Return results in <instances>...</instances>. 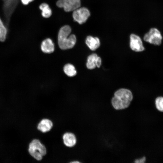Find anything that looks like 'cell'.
<instances>
[{"instance_id": "1", "label": "cell", "mask_w": 163, "mask_h": 163, "mask_svg": "<svg viewBox=\"0 0 163 163\" xmlns=\"http://www.w3.org/2000/svg\"><path fill=\"white\" fill-rule=\"evenodd\" d=\"M133 99V95L130 90L120 88L115 92L111 100V104L116 110H122L129 106Z\"/></svg>"}, {"instance_id": "2", "label": "cell", "mask_w": 163, "mask_h": 163, "mask_svg": "<svg viewBox=\"0 0 163 163\" xmlns=\"http://www.w3.org/2000/svg\"><path fill=\"white\" fill-rule=\"evenodd\" d=\"M71 28L68 25H64L59 30L58 41L59 48L63 50L71 49L74 47L76 42V38L74 34H71Z\"/></svg>"}, {"instance_id": "3", "label": "cell", "mask_w": 163, "mask_h": 163, "mask_svg": "<svg viewBox=\"0 0 163 163\" xmlns=\"http://www.w3.org/2000/svg\"><path fill=\"white\" fill-rule=\"evenodd\" d=\"M28 152L30 155L38 161L41 160L46 153L45 146L37 139H33L29 144Z\"/></svg>"}, {"instance_id": "4", "label": "cell", "mask_w": 163, "mask_h": 163, "mask_svg": "<svg viewBox=\"0 0 163 163\" xmlns=\"http://www.w3.org/2000/svg\"><path fill=\"white\" fill-rule=\"evenodd\" d=\"M162 37L160 31L157 28H152L144 36V41L155 45H160L161 43Z\"/></svg>"}, {"instance_id": "5", "label": "cell", "mask_w": 163, "mask_h": 163, "mask_svg": "<svg viewBox=\"0 0 163 163\" xmlns=\"http://www.w3.org/2000/svg\"><path fill=\"white\" fill-rule=\"evenodd\" d=\"M90 15L89 10L86 8H79L73 11L72 17L74 20L79 24L85 23Z\"/></svg>"}, {"instance_id": "6", "label": "cell", "mask_w": 163, "mask_h": 163, "mask_svg": "<svg viewBox=\"0 0 163 163\" xmlns=\"http://www.w3.org/2000/svg\"><path fill=\"white\" fill-rule=\"evenodd\" d=\"M80 0H58L56 5L59 8H63L65 11H73L81 6Z\"/></svg>"}, {"instance_id": "7", "label": "cell", "mask_w": 163, "mask_h": 163, "mask_svg": "<svg viewBox=\"0 0 163 163\" xmlns=\"http://www.w3.org/2000/svg\"><path fill=\"white\" fill-rule=\"evenodd\" d=\"M130 46L132 50L136 52H142L145 50L141 38L134 34L130 36Z\"/></svg>"}, {"instance_id": "8", "label": "cell", "mask_w": 163, "mask_h": 163, "mask_svg": "<svg viewBox=\"0 0 163 163\" xmlns=\"http://www.w3.org/2000/svg\"><path fill=\"white\" fill-rule=\"evenodd\" d=\"M101 64V58L95 53L91 54L87 58L86 66L89 69H94L96 66L99 68Z\"/></svg>"}, {"instance_id": "9", "label": "cell", "mask_w": 163, "mask_h": 163, "mask_svg": "<svg viewBox=\"0 0 163 163\" xmlns=\"http://www.w3.org/2000/svg\"><path fill=\"white\" fill-rule=\"evenodd\" d=\"M62 138L64 144L68 147H72L76 144L77 140L76 136L72 133H65L63 135Z\"/></svg>"}, {"instance_id": "10", "label": "cell", "mask_w": 163, "mask_h": 163, "mask_svg": "<svg viewBox=\"0 0 163 163\" xmlns=\"http://www.w3.org/2000/svg\"><path fill=\"white\" fill-rule=\"evenodd\" d=\"M85 43L92 51H94L97 49L100 45V40L98 38L91 36H87L85 40Z\"/></svg>"}, {"instance_id": "11", "label": "cell", "mask_w": 163, "mask_h": 163, "mask_svg": "<svg viewBox=\"0 0 163 163\" xmlns=\"http://www.w3.org/2000/svg\"><path fill=\"white\" fill-rule=\"evenodd\" d=\"M53 125V123L51 120L47 119H43L38 124L37 128L43 133H46L51 130Z\"/></svg>"}, {"instance_id": "12", "label": "cell", "mask_w": 163, "mask_h": 163, "mask_svg": "<svg viewBox=\"0 0 163 163\" xmlns=\"http://www.w3.org/2000/svg\"><path fill=\"white\" fill-rule=\"evenodd\" d=\"M41 48L42 51L45 53H51L54 50V44L52 40L49 38H47L42 42Z\"/></svg>"}, {"instance_id": "13", "label": "cell", "mask_w": 163, "mask_h": 163, "mask_svg": "<svg viewBox=\"0 0 163 163\" xmlns=\"http://www.w3.org/2000/svg\"><path fill=\"white\" fill-rule=\"evenodd\" d=\"M40 9L42 11L41 14L43 17L47 18L51 16L52 11L48 4L43 3L39 6Z\"/></svg>"}, {"instance_id": "14", "label": "cell", "mask_w": 163, "mask_h": 163, "mask_svg": "<svg viewBox=\"0 0 163 163\" xmlns=\"http://www.w3.org/2000/svg\"><path fill=\"white\" fill-rule=\"evenodd\" d=\"M63 70L65 73L69 77L74 76L77 73L75 67L72 65L70 64H66L64 67Z\"/></svg>"}, {"instance_id": "15", "label": "cell", "mask_w": 163, "mask_h": 163, "mask_svg": "<svg viewBox=\"0 0 163 163\" xmlns=\"http://www.w3.org/2000/svg\"><path fill=\"white\" fill-rule=\"evenodd\" d=\"M7 29L0 18V41H4L6 38Z\"/></svg>"}, {"instance_id": "16", "label": "cell", "mask_w": 163, "mask_h": 163, "mask_svg": "<svg viewBox=\"0 0 163 163\" xmlns=\"http://www.w3.org/2000/svg\"><path fill=\"white\" fill-rule=\"evenodd\" d=\"M155 104L156 107L158 110L163 112V97H158L155 100Z\"/></svg>"}, {"instance_id": "17", "label": "cell", "mask_w": 163, "mask_h": 163, "mask_svg": "<svg viewBox=\"0 0 163 163\" xmlns=\"http://www.w3.org/2000/svg\"><path fill=\"white\" fill-rule=\"evenodd\" d=\"M146 158H145L144 157L141 158L139 159H137L135 161V163H144L145 161Z\"/></svg>"}, {"instance_id": "18", "label": "cell", "mask_w": 163, "mask_h": 163, "mask_svg": "<svg viewBox=\"0 0 163 163\" xmlns=\"http://www.w3.org/2000/svg\"><path fill=\"white\" fill-rule=\"evenodd\" d=\"M22 3L24 5H27L34 0H21Z\"/></svg>"}, {"instance_id": "19", "label": "cell", "mask_w": 163, "mask_h": 163, "mask_svg": "<svg viewBox=\"0 0 163 163\" xmlns=\"http://www.w3.org/2000/svg\"><path fill=\"white\" fill-rule=\"evenodd\" d=\"M71 162L72 163H79V161H72Z\"/></svg>"}]
</instances>
